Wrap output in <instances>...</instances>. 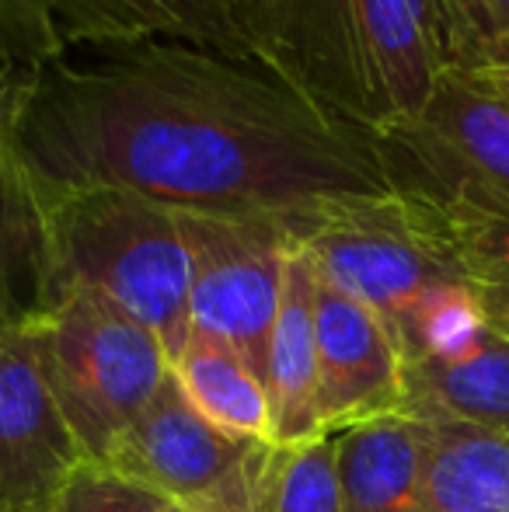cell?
<instances>
[{
  "label": "cell",
  "instance_id": "cell-3",
  "mask_svg": "<svg viewBox=\"0 0 509 512\" xmlns=\"http://www.w3.org/2000/svg\"><path fill=\"white\" fill-rule=\"evenodd\" d=\"M42 196V300L95 290L150 328L175 363L189 342V251L178 209L123 189Z\"/></svg>",
  "mask_w": 509,
  "mask_h": 512
},
{
  "label": "cell",
  "instance_id": "cell-18",
  "mask_svg": "<svg viewBox=\"0 0 509 512\" xmlns=\"http://www.w3.org/2000/svg\"><path fill=\"white\" fill-rule=\"evenodd\" d=\"M426 206L433 209L443 244L475 293L485 321L509 338V216L450 203Z\"/></svg>",
  "mask_w": 509,
  "mask_h": 512
},
{
  "label": "cell",
  "instance_id": "cell-12",
  "mask_svg": "<svg viewBox=\"0 0 509 512\" xmlns=\"http://www.w3.org/2000/svg\"><path fill=\"white\" fill-rule=\"evenodd\" d=\"M318 272L297 241L286 258L283 297L265 356L272 443L290 446L321 436L318 422Z\"/></svg>",
  "mask_w": 509,
  "mask_h": 512
},
{
  "label": "cell",
  "instance_id": "cell-4",
  "mask_svg": "<svg viewBox=\"0 0 509 512\" xmlns=\"http://www.w3.org/2000/svg\"><path fill=\"white\" fill-rule=\"evenodd\" d=\"M42 377L84 460L105 464L171 377L150 328L95 290H67L25 317Z\"/></svg>",
  "mask_w": 509,
  "mask_h": 512
},
{
  "label": "cell",
  "instance_id": "cell-15",
  "mask_svg": "<svg viewBox=\"0 0 509 512\" xmlns=\"http://www.w3.org/2000/svg\"><path fill=\"white\" fill-rule=\"evenodd\" d=\"M28 74L0 70V300L32 317L42 300V196L14 143Z\"/></svg>",
  "mask_w": 509,
  "mask_h": 512
},
{
  "label": "cell",
  "instance_id": "cell-13",
  "mask_svg": "<svg viewBox=\"0 0 509 512\" xmlns=\"http://www.w3.org/2000/svg\"><path fill=\"white\" fill-rule=\"evenodd\" d=\"M401 391L408 415H440L509 436V338L485 324L464 349L405 363Z\"/></svg>",
  "mask_w": 509,
  "mask_h": 512
},
{
  "label": "cell",
  "instance_id": "cell-7",
  "mask_svg": "<svg viewBox=\"0 0 509 512\" xmlns=\"http://www.w3.org/2000/svg\"><path fill=\"white\" fill-rule=\"evenodd\" d=\"M272 457V443L206 422L168 377L105 464L175 512H262Z\"/></svg>",
  "mask_w": 509,
  "mask_h": 512
},
{
  "label": "cell",
  "instance_id": "cell-8",
  "mask_svg": "<svg viewBox=\"0 0 509 512\" xmlns=\"http://www.w3.org/2000/svg\"><path fill=\"white\" fill-rule=\"evenodd\" d=\"M136 42H192L252 60L231 0H0V70L11 74Z\"/></svg>",
  "mask_w": 509,
  "mask_h": 512
},
{
  "label": "cell",
  "instance_id": "cell-21",
  "mask_svg": "<svg viewBox=\"0 0 509 512\" xmlns=\"http://www.w3.org/2000/svg\"><path fill=\"white\" fill-rule=\"evenodd\" d=\"M35 512H168V506L109 464L81 460Z\"/></svg>",
  "mask_w": 509,
  "mask_h": 512
},
{
  "label": "cell",
  "instance_id": "cell-2",
  "mask_svg": "<svg viewBox=\"0 0 509 512\" xmlns=\"http://www.w3.org/2000/svg\"><path fill=\"white\" fill-rule=\"evenodd\" d=\"M234 18L255 63L374 140L450 70L440 0H234Z\"/></svg>",
  "mask_w": 509,
  "mask_h": 512
},
{
  "label": "cell",
  "instance_id": "cell-1",
  "mask_svg": "<svg viewBox=\"0 0 509 512\" xmlns=\"http://www.w3.org/2000/svg\"><path fill=\"white\" fill-rule=\"evenodd\" d=\"M14 143L39 192L123 189L185 213L286 230L342 199L394 192L377 140L255 60L136 42L28 74Z\"/></svg>",
  "mask_w": 509,
  "mask_h": 512
},
{
  "label": "cell",
  "instance_id": "cell-5",
  "mask_svg": "<svg viewBox=\"0 0 509 512\" xmlns=\"http://www.w3.org/2000/svg\"><path fill=\"white\" fill-rule=\"evenodd\" d=\"M293 241L328 283L377 314L394 349L443 290L464 283L433 209L405 192L318 209Z\"/></svg>",
  "mask_w": 509,
  "mask_h": 512
},
{
  "label": "cell",
  "instance_id": "cell-17",
  "mask_svg": "<svg viewBox=\"0 0 509 512\" xmlns=\"http://www.w3.org/2000/svg\"><path fill=\"white\" fill-rule=\"evenodd\" d=\"M171 377H175L178 391L185 394V401L206 422L231 432V436L272 443V411L265 384L224 342L189 331V342L171 363Z\"/></svg>",
  "mask_w": 509,
  "mask_h": 512
},
{
  "label": "cell",
  "instance_id": "cell-6",
  "mask_svg": "<svg viewBox=\"0 0 509 512\" xmlns=\"http://www.w3.org/2000/svg\"><path fill=\"white\" fill-rule=\"evenodd\" d=\"M377 150L394 192L509 216V77L447 70Z\"/></svg>",
  "mask_w": 509,
  "mask_h": 512
},
{
  "label": "cell",
  "instance_id": "cell-9",
  "mask_svg": "<svg viewBox=\"0 0 509 512\" xmlns=\"http://www.w3.org/2000/svg\"><path fill=\"white\" fill-rule=\"evenodd\" d=\"M178 223L189 251V331L224 342L265 384V356L293 248L290 230L258 216L185 209H178Z\"/></svg>",
  "mask_w": 509,
  "mask_h": 512
},
{
  "label": "cell",
  "instance_id": "cell-22",
  "mask_svg": "<svg viewBox=\"0 0 509 512\" xmlns=\"http://www.w3.org/2000/svg\"><path fill=\"white\" fill-rule=\"evenodd\" d=\"M18 321H25V317H21L11 304H7V300H0V331L11 328V324H18Z\"/></svg>",
  "mask_w": 509,
  "mask_h": 512
},
{
  "label": "cell",
  "instance_id": "cell-19",
  "mask_svg": "<svg viewBox=\"0 0 509 512\" xmlns=\"http://www.w3.org/2000/svg\"><path fill=\"white\" fill-rule=\"evenodd\" d=\"M262 512H342L332 432L276 446Z\"/></svg>",
  "mask_w": 509,
  "mask_h": 512
},
{
  "label": "cell",
  "instance_id": "cell-16",
  "mask_svg": "<svg viewBox=\"0 0 509 512\" xmlns=\"http://www.w3.org/2000/svg\"><path fill=\"white\" fill-rule=\"evenodd\" d=\"M426 429V481L415 512H509V436L415 415Z\"/></svg>",
  "mask_w": 509,
  "mask_h": 512
},
{
  "label": "cell",
  "instance_id": "cell-11",
  "mask_svg": "<svg viewBox=\"0 0 509 512\" xmlns=\"http://www.w3.org/2000/svg\"><path fill=\"white\" fill-rule=\"evenodd\" d=\"M318 272V269H314ZM318 422L342 432L405 408L401 359L377 314L318 272Z\"/></svg>",
  "mask_w": 509,
  "mask_h": 512
},
{
  "label": "cell",
  "instance_id": "cell-23",
  "mask_svg": "<svg viewBox=\"0 0 509 512\" xmlns=\"http://www.w3.org/2000/svg\"><path fill=\"white\" fill-rule=\"evenodd\" d=\"M168 512H175V509H168Z\"/></svg>",
  "mask_w": 509,
  "mask_h": 512
},
{
  "label": "cell",
  "instance_id": "cell-20",
  "mask_svg": "<svg viewBox=\"0 0 509 512\" xmlns=\"http://www.w3.org/2000/svg\"><path fill=\"white\" fill-rule=\"evenodd\" d=\"M450 70L509 77V0H440Z\"/></svg>",
  "mask_w": 509,
  "mask_h": 512
},
{
  "label": "cell",
  "instance_id": "cell-24",
  "mask_svg": "<svg viewBox=\"0 0 509 512\" xmlns=\"http://www.w3.org/2000/svg\"><path fill=\"white\" fill-rule=\"evenodd\" d=\"M231 7H234V0H231Z\"/></svg>",
  "mask_w": 509,
  "mask_h": 512
},
{
  "label": "cell",
  "instance_id": "cell-10",
  "mask_svg": "<svg viewBox=\"0 0 509 512\" xmlns=\"http://www.w3.org/2000/svg\"><path fill=\"white\" fill-rule=\"evenodd\" d=\"M25 321L0 331V512H35L81 464Z\"/></svg>",
  "mask_w": 509,
  "mask_h": 512
},
{
  "label": "cell",
  "instance_id": "cell-14",
  "mask_svg": "<svg viewBox=\"0 0 509 512\" xmlns=\"http://www.w3.org/2000/svg\"><path fill=\"white\" fill-rule=\"evenodd\" d=\"M342 512H415L426 481V429L408 411L332 432Z\"/></svg>",
  "mask_w": 509,
  "mask_h": 512
}]
</instances>
